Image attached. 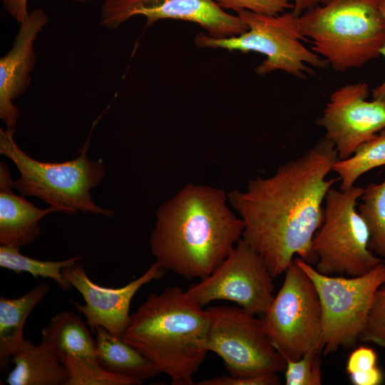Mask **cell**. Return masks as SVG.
<instances>
[{
    "label": "cell",
    "instance_id": "d6a6232c",
    "mask_svg": "<svg viewBox=\"0 0 385 385\" xmlns=\"http://www.w3.org/2000/svg\"><path fill=\"white\" fill-rule=\"evenodd\" d=\"M74 2H80V3H84V2H86V1H93V0H71ZM105 1H107V0H104Z\"/></svg>",
    "mask_w": 385,
    "mask_h": 385
},
{
    "label": "cell",
    "instance_id": "f1b7e54d",
    "mask_svg": "<svg viewBox=\"0 0 385 385\" xmlns=\"http://www.w3.org/2000/svg\"><path fill=\"white\" fill-rule=\"evenodd\" d=\"M280 384L277 373L255 375L220 376L199 381L197 385H278Z\"/></svg>",
    "mask_w": 385,
    "mask_h": 385
},
{
    "label": "cell",
    "instance_id": "4316f807",
    "mask_svg": "<svg viewBox=\"0 0 385 385\" xmlns=\"http://www.w3.org/2000/svg\"><path fill=\"white\" fill-rule=\"evenodd\" d=\"M359 339L385 348V284L377 290Z\"/></svg>",
    "mask_w": 385,
    "mask_h": 385
},
{
    "label": "cell",
    "instance_id": "7a4b0ae2",
    "mask_svg": "<svg viewBox=\"0 0 385 385\" xmlns=\"http://www.w3.org/2000/svg\"><path fill=\"white\" fill-rule=\"evenodd\" d=\"M150 247L155 262L182 277L202 280L226 259L242 237L244 224L227 192L188 183L155 212Z\"/></svg>",
    "mask_w": 385,
    "mask_h": 385
},
{
    "label": "cell",
    "instance_id": "6da1fadb",
    "mask_svg": "<svg viewBox=\"0 0 385 385\" xmlns=\"http://www.w3.org/2000/svg\"><path fill=\"white\" fill-rule=\"evenodd\" d=\"M338 160L334 144L324 136L272 175L252 178L244 190L227 192L230 207L244 224L242 238L273 278L285 272L295 256L317 262L312 241L323 222L322 204L337 181L327 177Z\"/></svg>",
    "mask_w": 385,
    "mask_h": 385
},
{
    "label": "cell",
    "instance_id": "44dd1931",
    "mask_svg": "<svg viewBox=\"0 0 385 385\" xmlns=\"http://www.w3.org/2000/svg\"><path fill=\"white\" fill-rule=\"evenodd\" d=\"M83 259L80 255L61 261H41L22 255L19 247L0 246V266L21 274L29 273L34 278L38 277L54 280L63 289L71 288L70 282L63 277L62 270L71 267Z\"/></svg>",
    "mask_w": 385,
    "mask_h": 385
},
{
    "label": "cell",
    "instance_id": "484cf974",
    "mask_svg": "<svg viewBox=\"0 0 385 385\" xmlns=\"http://www.w3.org/2000/svg\"><path fill=\"white\" fill-rule=\"evenodd\" d=\"M322 350H312L297 360H286L284 369L287 385H321Z\"/></svg>",
    "mask_w": 385,
    "mask_h": 385
},
{
    "label": "cell",
    "instance_id": "4dcf8cb0",
    "mask_svg": "<svg viewBox=\"0 0 385 385\" xmlns=\"http://www.w3.org/2000/svg\"><path fill=\"white\" fill-rule=\"evenodd\" d=\"M380 8L385 18V0H380ZM380 56L385 58V41L381 48ZM372 98L385 102V79L383 82L371 90Z\"/></svg>",
    "mask_w": 385,
    "mask_h": 385
},
{
    "label": "cell",
    "instance_id": "d6986e66",
    "mask_svg": "<svg viewBox=\"0 0 385 385\" xmlns=\"http://www.w3.org/2000/svg\"><path fill=\"white\" fill-rule=\"evenodd\" d=\"M95 352L107 371L135 379L141 383L160 374L155 365L138 350L102 327L96 328Z\"/></svg>",
    "mask_w": 385,
    "mask_h": 385
},
{
    "label": "cell",
    "instance_id": "4fadbf2b",
    "mask_svg": "<svg viewBox=\"0 0 385 385\" xmlns=\"http://www.w3.org/2000/svg\"><path fill=\"white\" fill-rule=\"evenodd\" d=\"M369 86L346 84L330 96L317 123L325 129L339 160L351 156L357 148L385 129V102L367 101Z\"/></svg>",
    "mask_w": 385,
    "mask_h": 385
},
{
    "label": "cell",
    "instance_id": "277c9868",
    "mask_svg": "<svg viewBox=\"0 0 385 385\" xmlns=\"http://www.w3.org/2000/svg\"><path fill=\"white\" fill-rule=\"evenodd\" d=\"M297 22L311 49L339 72L378 58L385 41L380 0H328L297 16Z\"/></svg>",
    "mask_w": 385,
    "mask_h": 385
},
{
    "label": "cell",
    "instance_id": "2e32d148",
    "mask_svg": "<svg viewBox=\"0 0 385 385\" xmlns=\"http://www.w3.org/2000/svg\"><path fill=\"white\" fill-rule=\"evenodd\" d=\"M10 169L0 163V245L21 247L32 244L39 236L40 220L46 215L59 212L55 207L42 209L14 194Z\"/></svg>",
    "mask_w": 385,
    "mask_h": 385
},
{
    "label": "cell",
    "instance_id": "8fae6325",
    "mask_svg": "<svg viewBox=\"0 0 385 385\" xmlns=\"http://www.w3.org/2000/svg\"><path fill=\"white\" fill-rule=\"evenodd\" d=\"M272 279L259 254L241 238L213 272L185 292L202 307L222 299L252 314H265L274 298Z\"/></svg>",
    "mask_w": 385,
    "mask_h": 385
},
{
    "label": "cell",
    "instance_id": "83f0119b",
    "mask_svg": "<svg viewBox=\"0 0 385 385\" xmlns=\"http://www.w3.org/2000/svg\"><path fill=\"white\" fill-rule=\"evenodd\" d=\"M224 10L231 9L237 14L250 11L265 15H278L293 9L291 0H215Z\"/></svg>",
    "mask_w": 385,
    "mask_h": 385
},
{
    "label": "cell",
    "instance_id": "603a6c76",
    "mask_svg": "<svg viewBox=\"0 0 385 385\" xmlns=\"http://www.w3.org/2000/svg\"><path fill=\"white\" fill-rule=\"evenodd\" d=\"M360 199L357 210L369 231V248L385 258V178L380 183L368 184Z\"/></svg>",
    "mask_w": 385,
    "mask_h": 385
},
{
    "label": "cell",
    "instance_id": "7c38bea8",
    "mask_svg": "<svg viewBox=\"0 0 385 385\" xmlns=\"http://www.w3.org/2000/svg\"><path fill=\"white\" fill-rule=\"evenodd\" d=\"M137 16L145 18L146 26L163 19L192 22L213 38L232 37L247 30L238 15L226 12L215 0H107L101 10L100 23L113 30Z\"/></svg>",
    "mask_w": 385,
    "mask_h": 385
},
{
    "label": "cell",
    "instance_id": "f546056e",
    "mask_svg": "<svg viewBox=\"0 0 385 385\" xmlns=\"http://www.w3.org/2000/svg\"><path fill=\"white\" fill-rule=\"evenodd\" d=\"M6 12L19 24L29 14L28 0H1Z\"/></svg>",
    "mask_w": 385,
    "mask_h": 385
},
{
    "label": "cell",
    "instance_id": "ffe728a7",
    "mask_svg": "<svg viewBox=\"0 0 385 385\" xmlns=\"http://www.w3.org/2000/svg\"><path fill=\"white\" fill-rule=\"evenodd\" d=\"M41 341L51 346L62 363L68 354L97 359L95 340L86 323L73 312L53 317L41 331Z\"/></svg>",
    "mask_w": 385,
    "mask_h": 385
},
{
    "label": "cell",
    "instance_id": "e0dca14e",
    "mask_svg": "<svg viewBox=\"0 0 385 385\" xmlns=\"http://www.w3.org/2000/svg\"><path fill=\"white\" fill-rule=\"evenodd\" d=\"M11 362L14 368L6 381L9 385H66L68 374L51 346L36 345L25 339Z\"/></svg>",
    "mask_w": 385,
    "mask_h": 385
},
{
    "label": "cell",
    "instance_id": "52a82bcc",
    "mask_svg": "<svg viewBox=\"0 0 385 385\" xmlns=\"http://www.w3.org/2000/svg\"><path fill=\"white\" fill-rule=\"evenodd\" d=\"M363 190L354 185L346 190L332 188L328 191L323 222L312 241L317 258L315 269L319 272L355 277L384 262L369 248V231L356 209Z\"/></svg>",
    "mask_w": 385,
    "mask_h": 385
},
{
    "label": "cell",
    "instance_id": "cb8c5ba5",
    "mask_svg": "<svg viewBox=\"0 0 385 385\" xmlns=\"http://www.w3.org/2000/svg\"><path fill=\"white\" fill-rule=\"evenodd\" d=\"M68 374L66 385H140V381L105 370L97 359L68 354L63 361Z\"/></svg>",
    "mask_w": 385,
    "mask_h": 385
},
{
    "label": "cell",
    "instance_id": "5b68a950",
    "mask_svg": "<svg viewBox=\"0 0 385 385\" xmlns=\"http://www.w3.org/2000/svg\"><path fill=\"white\" fill-rule=\"evenodd\" d=\"M103 113L93 122L78 156L60 163L30 157L15 141V128H1L0 153L13 162L20 174L14 181V188L24 197H36L71 215L81 211L113 217L114 212L97 205L91 195L106 175L104 163L87 156L92 132Z\"/></svg>",
    "mask_w": 385,
    "mask_h": 385
},
{
    "label": "cell",
    "instance_id": "9a60e30c",
    "mask_svg": "<svg viewBox=\"0 0 385 385\" xmlns=\"http://www.w3.org/2000/svg\"><path fill=\"white\" fill-rule=\"evenodd\" d=\"M48 23L42 9L29 12L21 23L10 50L0 58V118L6 127L15 128L20 115L13 100L24 93L36 63L34 41Z\"/></svg>",
    "mask_w": 385,
    "mask_h": 385
},
{
    "label": "cell",
    "instance_id": "5bb4252c",
    "mask_svg": "<svg viewBox=\"0 0 385 385\" xmlns=\"http://www.w3.org/2000/svg\"><path fill=\"white\" fill-rule=\"evenodd\" d=\"M165 270L155 262L139 277L118 288L104 287L92 282L80 262L62 270L63 277L82 295L86 304L73 302L91 329L102 327L122 337L129 325L130 303L138 291L150 282L160 279Z\"/></svg>",
    "mask_w": 385,
    "mask_h": 385
},
{
    "label": "cell",
    "instance_id": "8992f818",
    "mask_svg": "<svg viewBox=\"0 0 385 385\" xmlns=\"http://www.w3.org/2000/svg\"><path fill=\"white\" fill-rule=\"evenodd\" d=\"M237 15L247 30L228 38H213L199 34L195 44L201 48H222L242 53L254 51L265 56L255 68L260 76L280 70L300 79L314 74L312 66L324 68L329 63L302 41H307L300 33L297 16L292 11L278 15H265L242 11Z\"/></svg>",
    "mask_w": 385,
    "mask_h": 385
},
{
    "label": "cell",
    "instance_id": "7402d4cb",
    "mask_svg": "<svg viewBox=\"0 0 385 385\" xmlns=\"http://www.w3.org/2000/svg\"><path fill=\"white\" fill-rule=\"evenodd\" d=\"M383 165H385V129L359 145L349 158L338 160L332 171L339 175L340 189L346 190L354 186L363 174Z\"/></svg>",
    "mask_w": 385,
    "mask_h": 385
},
{
    "label": "cell",
    "instance_id": "d4e9b609",
    "mask_svg": "<svg viewBox=\"0 0 385 385\" xmlns=\"http://www.w3.org/2000/svg\"><path fill=\"white\" fill-rule=\"evenodd\" d=\"M376 354L367 346H361L349 355L346 370L354 385H379L383 375L376 366Z\"/></svg>",
    "mask_w": 385,
    "mask_h": 385
},
{
    "label": "cell",
    "instance_id": "ba28073f",
    "mask_svg": "<svg viewBox=\"0 0 385 385\" xmlns=\"http://www.w3.org/2000/svg\"><path fill=\"white\" fill-rule=\"evenodd\" d=\"M314 283L322 313V353L330 354L359 339L379 288L385 284V262L355 277L319 272L299 257L293 260Z\"/></svg>",
    "mask_w": 385,
    "mask_h": 385
},
{
    "label": "cell",
    "instance_id": "ac0fdd59",
    "mask_svg": "<svg viewBox=\"0 0 385 385\" xmlns=\"http://www.w3.org/2000/svg\"><path fill=\"white\" fill-rule=\"evenodd\" d=\"M49 288L43 282L19 297H0V370L3 374L8 371L12 356L25 339L24 327L28 317Z\"/></svg>",
    "mask_w": 385,
    "mask_h": 385
},
{
    "label": "cell",
    "instance_id": "9c48e42d",
    "mask_svg": "<svg viewBox=\"0 0 385 385\" xmlns=\"http://www.w3.org/2000/svg\"><path fill=\"white\" fill-rule=\"evenodd\" d=\"M262 319L272 344L285 361L299 359L312 350L322 351L320 299L310 277L294 261Z\"/></svg>",
    "mask_w": 385,
    "mask_h": 385
},
{
    "label": "cell",
    "instance_id": "3957f363",
    "mask_svg": "<svg viewBox=\"0 0 385 385\" xmlns=\"http://www.w3.org/2000/svg\"><path fill=\"white\" fill-rule=\"evenodd\" d=\"M210 318L207 309L181 288L149 294L130 321L123 339L149 359L172 385H192L206 358Z\"/></svg>",
    "mask_w": 385,
    "mask_h": 385
},
{
    "label": "cell",
    "instance_id": "30bf717a",
    "mask_svg": "<svg viewBox=\"0 0 385 385\" xmlns=\"http://www.w3.org/2000/svg\"><path fill=\"white\" fill-rule=\"evenodd\" d=\"M207 311L210 318L207 349L223 360L230 374L284 371L286 361L272 344L263 319L242 307L216 306Z\"/></svg>",
    "mask_w": 385,
    "mask_h": 385
},
{
    "label": "cell",
    "instance_id": "1f68e13d",
    "mask_svg": "<svg viewBox=\"0 0 385 385\" xmlns=\"http://www.w3.org/2000/svg\"><path fill=\"white\" fill-rule=\"evenodd\" d=\"M293 9L292 12L296 15L299 16L304 11L315 7L317 5L322 4L328 0H292Z\"/></svg>",
    "mask_w": 385,
    "mask_h": 385
}]
</instances>
